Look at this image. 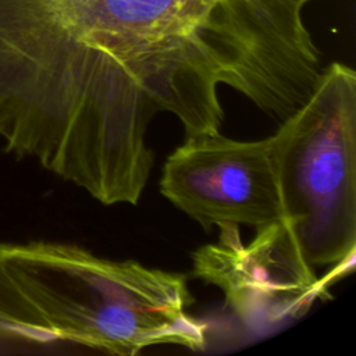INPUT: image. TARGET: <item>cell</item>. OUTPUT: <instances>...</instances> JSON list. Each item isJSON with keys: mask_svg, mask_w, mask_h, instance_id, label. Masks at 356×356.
Listing matches in <instances>:
<instances>
[{"mask_svg": "<svg viewBox=\"0 0 356 356\" xmlns=\"http://www.w3.org/2000/svg\"><path fill=\"white\" fill-rule=\"evenodd\" d=\"M218 229L217 242L193 252V274L217 286L249 328L266 331L299 318L316 299L328 298L286 218L257 227L249 242L241 239L236 224Z\"/></svg>", "mask_w": 356, "mask_h": 356, "instance_id": "obj_4", "label": "cell"}, {"mask_svg": "<svg viewBox=\"0 0 356 356\" xmlns=\"http://www.w3.org/2000/svg\"><path fill=\"white\" fill-rule=\"evenodd\" d=\"M284 218L324 286L356 261V72L325 65L273 135Z\"/></svg>", "mask_w": 356, "mask_h": 356, "instance_id": "obj_3", "label": "cell"}, {"mask_svg": "<svg viewBox=\"0 0 356 356\" xmlns=\"http://www.w3.org/2000/svg\"><path fill=\"white\" fill-rule=\"evenodd\" d=\"M160 192L206 231L222 224L257 228L284 217L273 135L185 138L164 163Z\"/></svg>", "mask_w": 356, "mask_h": 356, "instance_id": "obj_5", "label": "cell"}, {"mask_svg": "<svg viewBox=\"0 0 356 356\" xmlns=\"http://www.w3.org/2000/svg\"><path fill=\"white\" fill-rule=\"evenodd\" d=\"M3 266L53 343L129 356L157 345L206 346L186 275L54 242L6 243Z\"/></svg>", "mask_w": 356, "mask_h": 356, "instance_id": "obj_2", "label": "cell"}, {"mask_svg": "<svg viewBox=\"0 0 356 356\" xmlns=\"http://www.w3.org/2000/svg\"><path fill=\"white\" fill-rule=\"evenodd\" d=\"M4 248L6 243H0V353L51 345L40 318L4 270Z\"/></svg>", "mask_w": 356, "mask_h": 356, "instance_id": "obj_6", "label": "cell"}, {"mask_svg": "<svg viewBox=\"0 0 356 356\" xmlns=\"http://www.w3.org/2000/svg\"><path fill=\"white\" fill-rule=\"evenodd\" d=\"M318 0H0V139L106 206L136 204L153 120L217 134L228 86L285 120L323 65Z\"/></svg>", "mask_w": 356, "mask_h": 356, "instance_id": "obj_1", "label": "cell"}]
</instances>
